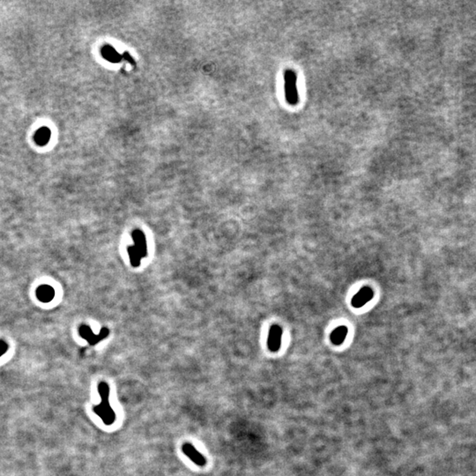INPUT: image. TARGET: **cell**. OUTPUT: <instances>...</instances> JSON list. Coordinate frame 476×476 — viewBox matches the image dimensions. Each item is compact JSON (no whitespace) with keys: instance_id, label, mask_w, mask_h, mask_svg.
I'll return each instance as SVG.
<instances>
[{"instance_id":"obj_1","label":"cell","mask_w":476,"mask_h":476,"mask_svg":"<svg viewBox=\"0 0 476 476\" xmlns=\"http://www.w3.org/2000/svg\"><path fill=\"white\" fill-rule=\"evenodd\" d=\"M98 393L101 397V403L93 407V410L102 419L104 424L112 425L116 421V413L109 404V385L106 382L99 383Z\"/></svg>"},{"instance_id":"obj_2","label":"cell","mask_w":476,"mask_h":476,"mask_svg":"<svg viewBox=\"0 0 476 476\" xmlns=\"http://www.w3.org/2000/svg\"><path fill=\"white\" fill-rule=\"evenodd\" d=\"M284 84L286 101L289 105H296L299 102V94L297 88V75L294 70L287 69L285 71Z\"/></svg>"},{"instance_id":"obj_3","label":"cell","mask_w":476,"mask_h":476,"mask_svg":"<svg viewBox=\"0 0 476 476\" xmlns=\"http://www.w3.org/2000/svg\"><path fill=\"white\" fill-rule=\"evenodd\" d=\"M182 451L186 457H188L197 465L205 466L207 465V458H205L192 443L188 442L183 443Z\"/></svg>"},{"instance_id":"obj_4","label":"cell","mask_w":476,"mask_h":476,"mask_svg":"<svg viewBox=\"0 0 476 476\" xmlns=\"http://www.w3.org/2000/svg\"><path fill=\"white\" fill-rule=\"evenodd\" d=\"M282 330L279 326L274 325L270 328L269 335L267 339V346L270 351L276 353L279 351L281 344Z\"/></svg>"},{"instance_id":"obj_5","label":"cell","mask_w":476,"mask_h":476,"mask_svg":"<svg viewBox=\"0 0 476 476\" xmlns=\"http://www.w3.org/2000/svg\"><path fill=\"white\" fill-rule=\"evenodd\" d=\"M373 291L371 287H364L353 297L352 305L355 308H361L373 298Z\"/></svg>"},{"instance_id":"obj_6","label":"cell","mask_w":476,"mask_h":476,"mask_svg":"<svg viewBox=\"0 0 476 476\" xmlns=\"http://www.w3.org/2000/svg\"><path fill=\"white\" fill-rule=\"evenodd\" d=\"M131 237L134 243V246L138 252L141 255L142 258H145L147 256V244L145 240V236L144 233L142 232L139 229H135L131 233Z\"/></svg>"},{"instance_id":"obj_7","label":"cell","mask_w":476,"mask_h":476,"mask_svg":"<svg viewBox=\"0 0 476 476\" xmlns=\"http://www.w3.org/2000/svg\"><path fill=\"white\" fill-rule=\"evenodd\" d=\"M51 131L47 126H43L39 128L34 136V140L36 144L39 146H45L49 144L51 140Z\"/></svg>"},{"instance_id":"obj_8","label":"cell","mask_w":476,"mask_h":476,"mask_svg":"<svg viewBox=\"0 0 476 476\" xmlns=\"http://www.w3.org/2000/svg\"><path fill=\"white\" fill-rule=\"evenodd\" d=\"M55 291L53 287L48 285H44L38 287L37 290V298L40 300L41 302H50L54 298Z\"/></svg>"},{"instance_id":"obj_9","label":"cell","mask_w":476,"mask_h":476,"mask_svg":"<svg viewBox=\"0 0 476 476\" xmlns=\"http://www.w3.org/2000/svg\"><path fill=\"white\" fill-rule=\"evenodd\" d=\"M348 335V328L346 327H337L331 335V342L336 346L342 345Z\"/></svg>"},{"instance_id":"obj_10","label":"cell","mask_w":476,"mask_h":476,"mask_svg":"<svg viewBox=\"0 0 476 476\" xmlns=\"http://www.w3.org/2000/svg\"><path fill=\"white\" fill-rule=\"evenodd\" d=\"M128 255L130 258V261L132 266L138 267L141 263L142 257L140 253L138 252V250L135 248L134 245H131L127 248Z\"/></svg>"},{"instance_id":"obj_11","label":"cell","mask_w":476,"mask_h":476,"mask_svg":"<svg viewBox=\"0 0 476 476\" xmlns=\"http://www.w3.org/2000/svg\"><path fill=\"white\" fill-rule=\"evenodd\" d=\"M79 333H80V335L84 339L86 340L87 342H89L91 341L92 339L95 337V334L92 331L91 328L88 327V326H81L80 327V330H79Z\"/></svg>"},{"instance_id":"obj_12","label":"cell","mask_w":476,"mask_h":476,"mask_svg":"<svg viewBox=\"0 0 476 476\" xmlns=\"http://www.w3.org/2000/svg\"><path fill=\"white\" fill-rule=\"evenodd\" d=\"M109 329L104 327V328H102V330H101L100 334L97 335H95V337L92 339L91 341L88 342V343H89V345L95 346V344H97L99 342H102V340L107 338V337L109 336Z\"/></svg>"},{"instance_id":"obj_13","label":"cell","mask_w":476,"mask_h":476,"mask_svg":"<svg viewBox=\"0 0 476 476\" xmlns=\"http://www.w3.org/2000/svg\"><path fill=\"white\" fill-rule=\"evenodd\" d=\"M8 345L3 341H0V357L8 351Z\"/></svg>"}]
</instances>
